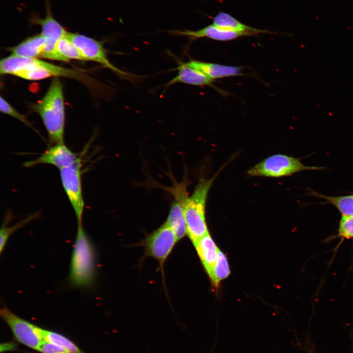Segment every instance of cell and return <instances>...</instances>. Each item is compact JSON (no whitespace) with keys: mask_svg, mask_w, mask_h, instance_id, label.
Instances as JSON below:
<instances>
[{"mask_svg":"<svg viewBox=\"0 0 353 353\" xmlns=\"http://www.w3.org/2000/svg\"><path fill=\"white\" fill-rule=\"evenodd\" d=\"M41 118L51 143L63 144L65 109L63 85L56 77L52 79L43 98L33 106Z\"/></svg>","mask_w":353,"mask_h":353,"instance_id":"6da1fadb","label":"cell"},{"mask_svg":"<svg viewBox=\"0 0 353 353\" xmlns=\"http://www.w3.org/2000/svg\"><path fill=\"white\" fill-rule=\"evenodd\" d=\"M2 75H12L29 80H38L50 77H78L75 70L65 68L37 58L21 57L13 55L2 58L0 62Z\"/></svg>","mask_w":353,"mask_h":353,"instance_id":"7a4b0ae2","label":"cell"},{"mask_svg":"<svg viewBox=\"0 0 353 353\" xmlns=\"http://www.w3.org/2000/svg\"><path fill=\"white\" fill-rule=\"evenodd\" d=\"M95 254L93 246L82 224L78 225L70 263L69 278L79 288L90 287L95 276Z\"/></svg>","mask_w":353,"mask_h":353,"instance_id":"3957f363","label":"cell"},{"mask_svg":"<svg viewBox=\"0 0 353 353\" xmlns=\"http://www.w3.org/2000/svg\"><path fill=\"white\" fill-rule=\"evenodd\" d=\"M218 174L210 178L200 179L192 195L186 197L181 203L187 235L194 245L208 232L205 217V205L208 192Z\"/></svg>","mask_w":353,"mask_h":353,"instance_id":"277c9868","label":"cell"},{"mask_svg":"<svg viewBox=\"0 0 353 353\" xmlns=\"http://www.w3.org/2000/svg\"><path fill=\"white\" fill-rule=\"evenodd\" d=\"M318 169L307 166L296 158L285 154H277L263 159L247 172L250 176L280 177L302 171Z\"/></svg>","mask_w":353,"mask_h":353,"instance_id":"5b68a950","label":"cell"},{"mask_svg":"<svg viewBox=\"0 0 353 353\" xmlns=\"http://www.w3.org/2000/svg\"><path fill=\"white\" fill-rule=\"evenodd\" d=\"M82 160L59 170L62 186L75 213L78 225H81L84 209L82 186Z\"/></svg>","mask_w":353,"mask_h":353,"instance_id":"8992f818","label":"cell"},{"mask_svg":"<svg viewBox=\"0 0 353 353\" xmlns=\"http://www.w3.org/2000/svg\"><path fill=\"white\" fill-rule=\"evenodd\" d=\"M0 315L19 342L39 351L45 342L40 328L18 316L5 307L0 309Z\"/></svg>","mask_w":353,"mask_h":353,"instance_id":"52a82bcc","label":"cell"},{"mask_svg":"<svg viewBox=\"0 0 353 353\" xmlns=\"http://www.w3.org/2000/svg\"><path fill=\"white\" fill-rule=\"evenodd\" d=\"M67 35L86 60L98 62L122 77L133 76L132 75L117 68L110 62L101 42L78 33L68 32Z\"/></svg>","mask_w":353,"mask_h":353,"instance_id":"ba28073f","label":"cell"},{"mask_svg":"<svg viewBox=\"0 0 353 353\" xmlns=\"http://www.w3.org/2000/svg\"><path fill=\"white\" fill-rule=\"evenodd\" d=\"M177 240L173 231L165 223L148 235L143 244L147 254L163 263Z\"/></svg>","mask_w":353,"mask_h":353,"instance_id":"9c48e42d","label":"cell"},{"mask_svg":"<svg viewBox=\"0 0 353 353\" xmlns=\"http://www.w3.org/2000/svg\"><path fill=\"white\" fill-rule=\"evenodd\" d=\"M33 23L41 26V34L46 40L45 47L41 58L66 62L58 54L56 47L60 40L68 32L50 13L44 18H34Z\"/></svg>","mask_w":353,"mask_h":353,"instance_id":"30bf717a","label":"cell"},{"mask_svg":"<svg viewBox=\"0 0 353 353\" xmlns=\"http://www.w3.org/2000/svg\"><path fill=\"white\" fill-rule=\"evenodd\" d=\"M79 158L77 154L72 151L64 143L55 144L47 149L36 159L26 161L23 165L29 168L38 164H47L60 170L71 166Z\"/></svg>","mask_w":353,"mask_h":353,"instance_id":"8fae6325","label":"cell"},{"mask_svg":"<svg viewBox=\"0 0 353 353\" xmlns=\"http://www.w3.org/2000/svg\"><path fill=\"white\" fill-rule=\"evenodd\" d=\"M166 32L172 35L187 37L191 41L202 38H208L217 41H227L241 37L250 36L247 33L226 30L213 24L197 30L175 29L167 30Z\"/></svg>","mask_w":353,"mask_h":353,"instance_id":"7c38bea8","label":"cell"},{"mask_svg":"<svg viewBox=\"0 0 353 353\" xmlns=\"http://www.w3.org/2000/svg\"><path fill=\"white\" fill-rule=\"evenodd\" d=\"M177 70V76L167 83V86L176 83L196 86H209L219 91V93L223 92V90H220L213 84L214 80L200 70L189 66L186 63L178 62Z\"/></svg>","mask_w":353,"mask_h":353,"instance_id":"4fadbf2b","label":"cell"},{"mask_svg":"<svg viewBox=\"0 0 353 353\" xmlns=\"http://www.w3.org/2000/svg\"><path fill=\"white\" fill-rule=\"evenodd\" d=\"M189 66L202 72L211 79L243 76V67L226 66L191 59L186 62Z\"/></svg>","mask_w":353,"mask_h":353,"instance_id":"5bb4252c","label":"cell"},{"mask_svg":"<svg viewBox=\"0 0 353 353\" xmlns=\"http://www.w3.org/2000/svg\"><path fill=\"white\" fill-rule=\"evenodd\" d=\"M212 24L221 28L233 31L243 32L254 36L259 34H278L266 29H260L246 25L232 15L224 12H219L213 18Z\"/></svg>","mask_w":353,"mask_h":353,"instance_id":"9a60e30c","label":"cell"},{"mask_svg":"<svg viewBox=\"0 0 353 353\" xmlns=\"http://www.w3.org/2000/svg\"><path fill=\"white\" fill-rule=\"evenodd\" d=\"M45 44V39L41 33L35 35L11 48V55L28 58H41Z\"/></svg>","mask_w":353,"mask_h":353,"instance_id":"2e32d148","label":"cell"},{"mask_svg":"<svg viewBox=\"0 0 353 353\" xmlns=\"http://www.w3.org/2000/svg\"><path fill=\"white\" fill-rule=\"evenodd\" d=\"M194 245L209 276L216 263L218 248L209 232L201 238Z\"/></svg>","mask_w":353,"mask_h":353,"instance_id":"e0dca14e","label":"cell"},{"mask_svg":"<svg viewBox=\"0 0 353 353\" xmlns=\"http://www.w3.org/2000/svg\"><path fill=\"white\" fill-rule=\"evenodd\" d=\"M165 223L173 231L178 240L187 234L183 209L177 201L175 200L171 204Z\"/></svg>","mask_w":353,"mask_h":353,"instance_id":"ac0fdd59","label":"cell"},{"mask_svg":"<svg viewBox=\"0 0 353 353\" xmlns=\"http://www.w3.org/2000/svg\"><path fill=\"white\" fill-rule=\"evenodd\" d=\"M11 214L8 212L6 215L0 230V252L1 253L10 236L16 230L24 227L31 221L37 218L39 216L38 212L34 213L20 221L15 225L8 227V222L11 219Z\"/></svg>","mask_w":353,"mask_h":353,"instance_id":"d6986e66","label":"cell"},{"mask_svg":"<svg viewBox=\"0 0 353 353\" xmlns=\"http://www.w3.org/2000/svg\"><path fill=\"white\" fill-rule=\"evenodd\" d=\"M40 332L45 342L64 347L70 353H84L73 342L61 334L40 328Z\"/></svg>","mask_w":353,"mask_h":353,"instance_id":"ffe728a7","label":"cell"},{"mask_svg":"<svg viewBox=\"0 0 353 353\" xmlns=\"http://www.w3.org/2000/svg\"><path fill=\"white\" fill-rule=\"evenodd\" d=\"M67 33L60 40L57 45L56 50L58 54L65 59L66 62H68L70 59L86 60L80 51L68 37Z\"/></svg>","mask_w":353,"mask_h":353,"instance_id":"44dd1931","label":"cell"},{"mask_svg":"<svg viewBox=\"0 0 353 353\" xmlns=\"http://www.w3.org/2000/svg\"><path fill=\"white\" fill-rule=\"evenodd\" d=\"M229 274L230 270L227 257L218 250L216 263L209 277L214 285L218 286L219 282L227 277Z\"/></svg>","mask_w":353,"mask_h":353,"instance_id":"7402d4cb","label":"cell"},{"mask_svg":"<svg viewBox=\"0 0 353 353\" xmlns=\"http://www.w3.org/2000/svg\"><path fill=\"white\" fill-rule=\"evenodd\" d=\"M317 196L326 199L336 207L342 215L353 217V195L330 197L321 194Z\"/></svg>","mask_w":353,"mask_h":353,"instance_id":"603a6c76","label":"cell"},{"mask_svg":"<svg viewBox=\"0 0 353 353\" xmlns=\"http://www.w3.org/2000/svg\"><path fill=\"white\" fill-rule=\"evenodd\" d=\"M0 109L2 112L18 119L27 126L33 128L25 117L18 112L2 97L0 98Z\"/></svg>","mask_w":353,"mask_h":353,"instance_id":"cb8c5ba5","label":"cell"},{"mask_svg":"<svg viewBox=\"0 0 353 353\" xmlns=\"http://www.w3.org/2000/svg\"><path fill=\"white\" fill-rule=\"evenodd\" d=\"M338 233L339 236L342 237L347 239L353 238V217L342 216Z\"/></svg>","mask_w":353,"mask_h":353,"instance_id":"d4e9b609","label":"cell"},{"mask_svg":"<svg viewBox=\"0 0 353 353\" xmlns=\"http://www.w3.org/2000/svg\"><path fill=\"white\" fill-rule=\"evenodd\" d=\"M41 353H70L64 347L48 342H44L39 350Z\"/></svg>","mask_w":353,"mask_h":353,"instance_id":"484cf974","label":"cell"},{"mask_svg":"<svg viewBox=\"0 0 353 353\" xmlns=\"http://www.w3.org/2000/svg\"><path fill=\"white\" fill-rule=\"evenodd\" d=\"M15 349V345L13 343H8L0 345V351H8Z\"/></svg>","mask_w":353,"mask_h":353,"instance_id":"4316f807","label":"cell"}]
</instances>
